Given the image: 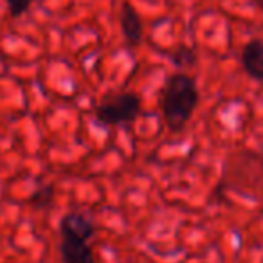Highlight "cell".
<instances>
[{
	"label": "cell",
	"instance_id": "52a82bcc",
	"mask_svg": "<svg viewBox=\"0 0 263 263\" xmlns=\"http://www.w3.org/2000/svg\"><path fill=\"white\" fill-rule=\"evenodd\" d=\"M52 197H54V190L52 186H42L40 190L34 191V195L31 197V202H33L36 208H45L52 202Z\"/></svg>",
	"mask_w": 263,
	"mask_h": 263
},
{
	"label": "cell",
	"instance_id": "7a4b0ae2",
	"mask_svg": "<svg viewBox=\"0 0 263 263\" xmlns=\"http://www.w3.org/2000/svg\"><path fill=\"white\" fill-rule=\"evenodd\" d=\"M143 110V101L136 92H123L114 98H108L96 108V121L105 126L132 123L139 117Z\"/></svg>",
	"mask_w": 263,
	"mask_h": 263
},
{
	"label": "cell",
	"instance_id": "9c48e42d",
	"mask_svg": "<svg viewBox=\"0 0 263 263\" xmlns=\"http://www.w3.org/2000/svg\"><path fill=\"white\" fill-rule=\"evenodd\" d=\"M6 4H8V11L13 18H18L22 16L27 9L31 8L33 4V0H6Z\"/></svg>",
	"mask_w": 263,
	"mask_h": 263
},
{
	"label": "cell",
	"instance_id": "3957f363",
	"mask_svg": "<svg viewBox=\"0 0 263 263\" xmlns=\"http://www.w3.org/2000/svg\"><path fill=\"white\" fill-rule=\"evenodd\" d=\"M60 231H62V236L88 241V238L94 234L96 227L88 216L81 215V213H69L62 218Z\"/></svg>",
	"mask_w": 263,
	"mask_h": 263
},
{
	"label": "cell",
	"instance_id": "30bf717a",
	"mask_svg": "<svg viewBox=\"0 0 263 263\" xmlns=\"http://www.w3.org/2000/svg\"><path fill=\"white\" fill-rule=\"evenodd\" d=\"M256 4H258V8L263 11V0H256Z\"/></svg>",
	"mask_w": 263,
	"mask_h": 263
},
{
	"label": "cell",
	"instance_id": "6da1fadb",
	"mask_svg": "<svg viewBox=\"0 0 263 263\" xmlns=\"http://www.w3.org/2000/svg\"><path fill=\"white\" fill-rule=\"evenodd\" d=\"M198 88L190 74L175 72L168 78L161 96V110L166 126L172 132H179L191 119L198 105Z\"/></svg>",
	"mask_w": 263,
	"mask_h": 263
},
{
	"label": "cell",
	"instance_id": "ba28073f",
	"mask_svg": "<svg viewBox=\"0 0 263 263\" xmlns=\"http://www.w3.org/2000/svg\"><path fill=\"white\" fill-rule=\"evenodd\" d=\"M195 60H197L195 51L193 49H187V47H180L179 51L175 52V56H173V63H175L179 69H182V67H190Z\"/></svg>",
	"mask_w": 263,
	"mask_h": 263
},
{
	"label": "cell",
	"instance_id": "8992f818",
	"mask_svg": "<svg viewBox=\"0 0 263 263\" xmlns=\"http://www.w3.org/2000/svg\"><path fill=\"white\" fill-rule=\"evenodd\" d=\"M60 251H62L63 263H96L94 252L83 240L62 236Z\"/></svg>",
	"mask_w": 263,
	"mask_h": 263
},
{
	"label": "cell",
	"instance_id": "5b68a950",
	"mask_svg": "<svg viewBox=\"0 0 263 263\" xmlns=\"http://www.w3.org/2000/svg\"><path fill=\"white\" fill-rule=\"evenodd\" d=\"M119 24L121 31H123L124 40L130 45H137L143 40V22H141V16L137 15V11L132 8L128 2H124L121 6L119 13Z\"/></svg>",
	"mask_w": 263,
	"mask_h": 263
},
{
	"label": "cell",
	"instance_id": "277c9868",
	"mask_svg": "<svg viewBox=\"0 0 263 263\" xmlns=\"http://www.w3.org/2000/svg\"><path fill=\"white\" fill-rule=\"evenodd\" d=\"M241 65L252 80L263 81V38L247 42L241 51Z\"/></svg>",
	"mask_w": 263,
	"mask_h": 263
}]
</instances>
